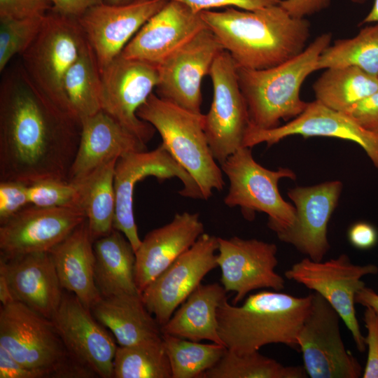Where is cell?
I'll return each instance as SVG.
<instances>
[{
    "mask_svg": "<svg viewBox=\"0 0 378 378\" xmlns=\"http://www.w3.org/2000/svg\"><path fill=\"white\" fill-rule=\"evenodd\" d=\"M224 49L209 29L199 32L158 66L155 94L186 111L202 114L201 85L216 56Z\"/></svg>",
    "mask_w": 378,
    "mask_h": 378,
    "instance_id": "15",
    "label": "cell"
},
{
    "mask_svg": "<svg viewBox=\"0 0 378 378\" xmlns=\"http://www.w3.org/2000/svg\"><path fill=\"white\" fill-rule=\"evenodd\" d=\"M220 168L230 182L224 198L227 206H239L248 220L254 217L256 211L265 213L268 216L267 225L276 234L294 223L295 208L282 198L278 188L281 178L296 179L293 170L265 168L254 160L248 147L238 149L220 164Z\"/></svg>",
    "mask_w": 378,
    "mask_h": 378,
    "instance_id": "7",
    "label": "cell"
},
{
    "mask_svg": "<svg viewBox=\"0 0 378 378\" xmlns=\"http://www.w3.org/2000/svg\"><path fill=\"white\" fill-rule=\"evenodd\" d=\"M93 247L94 280L102 297L140 293L134 279L135 251L123 233L113 229Z\"/></svg>",
    "mask_w": 378,
    "mask_h": 378,
    "instance_id": "29",
    "label": "cell"
},
{
    "mask_svg": "<svg viewBox=\"0 0 378 378\" xmlns=\"http://www.w3.org/2000/svg\"><path fill=\"white\" fill-rule=\"evenodd\" d=\"M71 358L101 378L113 377L114 337L90 309L68 291L51 318Z\"/></svg>",
    "mask_w": 378,
    "mask_h": 378,
    "instance_id": "17",
    "label": "cell"
},
{
    "mask_svg": "<svg viewBox=\"0 0 378 378\" xmlns=\"http://www.w3.org/2000/svg\"><path fill=\"white\" fill-rule=\"evenodd\" d=\"M331 0H281L279 5L295 18H305L328 8Z\"/></svg>",
    "mask_w": 378,
    "mask_h": 378,
    "instance_id": "44",
    "label": "cell"
},
{
    "mask_svg": "<svg viewBox=\"0 0 378 378\" xmlns=\"http://www.w3.org/2000/svg\"><path fill=\"white\" fill-rule=\"evenodd\" d=\"M0 274L5 276L15 301L49 319L53 317L64 289L49 252L0 258Z\"/></svg>",
    "mask_w": 378,
    "mask_h": 378,
    "instance_id": "23",
    "label": "cell"
},
{
    "mask_svg": "<svg viewBox=\"0 0 378 378\" xmlns=\"http://www.w3.org/2000/svg\"><path fill=\"white\" fill-rule=\"evenodd\" d=\"M378 273L374 264L355 265L346 254L327 261H314L307 257L293 264L285 277L321 295L338 313L350 331L357 349L366 350L355 309L357 293L365 286L362 278Z\"/></svg>",
    "mask_w": 378,
    "mask_h": 378,
    "instance_id": "9",
    "label": "cell"
},
{
    "mask_svg": "<svg viewBox=\"0 0 378 378\" xmlns=\"http://www.w3.org/2000/svg\"><path fill=\"white\" fill-rule=\"evenodd\" d=\"M204 232L198 214H176L167 224L149 232L135 251L134 279L144 290Z\"/></svg>",
    "mask_w": 378,
    "mask_h": 378,
    "instance_id": "24",
    "label": "cell"
},
{
    "mask_svg": "<svg viewBox=\"0 0 378 378\" xmlns=\"http://www.w3.org/2000/svg\"><path fill=\"white\" fill-rule=\"evenodd\" d=\"M237 69L230 53L223 50L215 58L209 74L214 94L208 113L203 114V129L212 154L220 164L244 147L250 126Z\"/></svg>",
    "mask_w": 378,
    "mask_h": 378,
    "instance_id": "11",
    "label": "cell"
},
{
    "mask_svg": "<svg viewBox=\"0 0 378 378\" xmlns=\"http://www.w3.org/2000/svg\"><path fill=\"white\" fill-rule=\"evenodd\" d=\"M172 378H202L222 358L227 348L216 343L204 344L162 334Z\"/></svg>",
    "mask_w": 378,
    "mask_h": 378,
    "instance_id": "36",
    "label": "cell"
},
{
    "mask_svg": "<svg viewBox=\"0 0 378 378\" xmlns=\"http://www.w3.org/2000/svg\"><path fill=\"white\" fill-rule=\"evenodd\" d=\"M218 237L203 233L195 244L141 293L148 310L162 327L216 267Z\"/></svg>",
    "mask_w": 378,
    "mask_h": 378,
    "instance_id": "14",
    "label": "cell"
},
{
    "mask_svg": "<svg viewBox=\"0 0 378 378\" xmlns=\"http://www.w3.org/2000/svg\"><path fill=\"white\" fill-rule=\"evenodd\" d=\"M148 0H103V3L112 6H127Z\"/></svg>",
    "mask_w": 378,
    "mask_h": 378,
    "instance_id": "51",
    "label": "cell"
},
{
    "mask_svg": "<svg viewBox=\"0 0 378 378\" xmlns=\"http://www.w3.org/2000/svg\"><path fill=\"white\" fill-rule=\"evenodd\" d=\"M43 17L26 19L0 18V72L10 59L22 54L38 35Z\"/></svg>",
    "mask_w": 378,
    "mask_h": 378,
    "instance_id": "37",
    "label": "cell"
},
{
    "mask_svg": "<svg viewBox=\"0 0 378 378\" xmlns=\"http://www.w3.org/2000/svg\"><path fill=\"white\" fill-rule=\"evenodd\" d=\"M310 310L298 335L304 368L311 378H359L363 368L346 350L340 316L319 294L312 293Z\"/></svg>",
    "mask_w": 378,
    "mask_h": 378,
    "instance_id": "13",
    "label": "cell"
},
{
    "mask_svg": "<svg viewBox=\"0 0 378 378\" xmlns=\"http://www.w3.org/2000/svg\"><path fill=\"white\" fill-rule=\"evenodd\" d=\"M148 176H154L159 181L176 177L183 185L178 191L181 196L202 199L195 181L162 144L153 150L131 152L120 156L114 168L113 229L124 234L134 251L139 247L141 239L134 220V190L136 183Z\"/></svg>",
    "mask_w": 378,
    "mask_h": 378,
    "instance_id": "10",
    "label": "cell"
},
{
    "mask_svg": "<svg viewBox=\"0 0 378 378\" xmlns=\"http://www.w3.org/2000/svg\"><path fill=\"white\" fill-rule=\"evenodd\" d=\"M167 1L148 0L127 6L102 3L77 18L100 70L121 53L140 28Z\"/></svg>",
    "mask_w": 378,
    "mask_h": 378,
    "instance_id": "21",
    "label": "cell"
},
{
    "mask_svg": "<svg viewBox=\"0 0 378 378\" xmlns=\"http://www.w3.org/2000/svg\"><path fill=\"white\" fill-rule=\"evenodd\" d=\"M136 114L159 132L162 144L195 181L202 200H208L214 190L224 188L223 171L203 129L202 113H191L153 92Z\"/></svg>",
    "mask_w": 378,
    "mask_h": 378,
    "instance_id": "6",
    "label": "cell"
},
{
    "mask_svg": "<svg viewBox=\"0 0 378 378\" xmlns=\"http://www.w3.org/2000/svg\"><path fill=\"white\" fill-rule=\"evenodd\" d=\"M78 150L69 181L76 183L107 162L146 150V144L102 111L80 120Z\"/></svg>",
    "mask_w": 378,
    "mask_h": 378,
    "instance_id": "25",
    "label": "cell"
},
{
    "mask_svg": "<svg viewBox=\"0 0 378 378\" xmlns=\"http://www.w3.org/2000/svg\"><path fill=\"white\" fill-rule=\"evenodd\" d=\"M86 43L77 18L50 10L36 38L21 55V63L36 86L75 118L64 94L63 80Z\"/></svg>",
    "mask_w": 378,
    "mask_h": 378,
    "instance_id": "8",
    "label": "cell"
},
{
    "mask_svg": "<svg viewBox=\"0 0 378 378\" xmlns=\"http://www.w3.org/2000/svg\"><path fill=\"white\" fill-rule=\"evenodd\" d=\"M312 302V293L297 297L274 290L248 295L239 306L226 298L217 311L220 337L227 349L238 354L270 344L300 351L298 335Z\"/></svg>",
    "mask_w": 378,
    "mask_h": 378,
    "instance_id": "3",
    "label": "cell"
},
{
    "mask_svg": "<svg viewBox=\"0 0 378 378\" xmlns=\"http://www.w3.org/2000/svg\"><path fill=\"white\" fill-rule=\"evenodd\" d=\"M81 122L48 99L22 63L0 85V181H69Z\"/></svg>",
    "mask_w": 378,
    "mask_h": 378,
    "instance_id": "1",
    "label": "cell"
},
{
    "mask_svg": "<svg viewBox=\"0 0 378 378\" xmlns=\"http://www.w3.org/2000/svg\"><path fill=\"white\" fill-rule=\"evenodd\" d=\"M0 346L41 378L95 377L71 358L51 319L18 301L1 306Z\"/></svg>",
    "mask_w": 378,
    "mask_h": 378,
    "instance_id": "5",
    "label": "cell"
},
{
    "mask_svg": "<svg viewBox=\"0 0 378 378\" xmlns=\"http://www.w3.org/2000/svg\"><path fill=\"white\" fill-rule=\"evenodd\" d=\"M348 238L351 245L356 248L368 250L376 245L378 232L370 223L357 222L349 229Z\"/></svg>",
    "mask_w": 378,
    "mask_h": 378,
    "instance_id": "45",
    "label": "cell"
},
{
    "mask_svg": "<svg viewBox=\"0 0 378 378\" xmlns=\"http://www.w3.org/2000/svg\"><path fill=\"white\" fill-rule=\"evenodd\" d=\"M206 28L200 12L180 1H168L140 28L121 55L159 66Z\"/></svg>",
    "mask_w": 378,
    "mask_h": 378,
    "instance_id": "22",
    "label": "cell"
},
{
    "mask_svg": "<svg viewBox=\"0 0 378 378\" xmlns=\"http://www.w3.org/2000/svg\"><path fill=\"white\" fill-rule=\"evenodd\" d=\"M227 293L218 283L200 284L161 327L162 334L224 346L218 333L217 311L227 298Z\"/></svg>",
    "mask_w": 378,
    "mask_h": 378,
    "instance_id": "28",
    "label": "cell"
},
{
    "mask_svg": "<svg viewBox=\"0 0 378 378\" xmlns=\"http://www.w3.org/2000/svg\"><path fill=\"white\" fill-rule=\"evenodd\" d=\"M94 241L87 219L49 253L62 287L91 309L102 298L94 280Z\"/></svg>",
    "mask_w": 378,
    "mask_h": 378,
    "instance_id": "26",
    "label": "cell"
},
{
    "mask_svg": "<svg viewBox=\"0 0 378 378\" xmlns=\"http://www.w3.org/2000/svg\"><path fill=\"white\" fill-rule=\"evenodd\" d=\"M177 1L186 4L192 10L200 13L211 8L234 7L245 10H254L279 4L281 0H165Z\"/></svg>",
    "mask_w": 378,
    "mask_h": 378,
    "instance_id": "43",
    "label": "cell"
},
{
    "mask_svg": "<svg viewBox=\"0 0 378 378\" xmlns=\"http://www.w3.org/2000/svg\"><path fill=\"white\" fill-rule=\"evenodd\" d=\"M0 300L1 305L15 301L8 284L5 276L1 274H0Z\"/></svg>",
    "mask_w": 378,
    "mask_h": 378,
    "instance_id": "49",
    "label": "cell"
},
{
    "mask_svg": "<svg viewBox=\"0 0 378 378\" xmlns=\"http://www.w3.org/2000/svg\"><path fill=\"white\" fill-rule=\"evenodd\" d=\"M275 244L257 239L218 237L216 262L220 283L227 293H235L233 304L261 288L281 291L285 279L275 271L278 265Z\"/></svg>",
    "mask_w": 378,
    "mask_h": 378,
    "instance_id": "16",
    "label": "cell"
},
{
    "mask_svg": "<svg viewBox=\"0 0 378 378\" xmlns=\"http://www.w3.org/2000/svg\"><path fill=\"white\" fill-rule=\"evenodd\" d=\"M356 303L370 307L378 316V293L370 288L363 287L356 294Z\"/></svg>",
    "mask_w": 378,
    "mask_h": 378,
    "instance_id": "48",
    "label": "cell"
},
{
    "mask_svg": "<svg viewBox=\"0 0 378 378\" xmlns=\"http://www.w3.org/2000/svg\"><path fill=\"white\" fill-rule=\"evenodd\" d=\"M363 129L378 134V90L343 111Z\"/></svg>",
    "mask_w": 378,
    "mask_h": 378,
    "instance_id": "42",
    "label": "cell"
},
{
    "mask_svg": "<svg viewBox=\"0 0 378 378\" xmlns=\"http://www.w3.org/2000/svg\"><path fill=\"white\" fill-rule=\"evenodd\" d=\"M85 219L81 208L29 204L0 225V258L49 252Z\"/></svg>",
    "mask_w": 378,
    "mask_h": 378,
    "instance_id": "18",
    "label": "cell"
},
{
    "mask_svg": "<svg viewBox=\"0 0 378 378\" xmlns=\"http://www.w3.org/2000/svg\"><path fill=\"white\" fill-rule=\"evenodd\" d=\"M304 367L286 366L258 351L238 354L228 349L202 378H306Z\"/></svg>",
    "mask_w": 378,
    "mask_h": 378,
    "instance_id": "34",
    "label": "cell"
},
{
    "mask_svg": "<svg viewBox=\"0 0 378 378\" xmlns=\"http://www.w3.org/2000/svg\"><path fill=\"white\" fill-rule=\"evenodd\" d=\"M120 346H131L162 337L161 327L146 308L140 293L102 297L91 309Z\"/></svg>",
    "mask_w": 378,
    "mask_h": 378,
    "instance_id": "27",
    "label": "cell"
},
{
    "mask_svg": "<svg viewBox=\"0 0 378 378\" xmlns=\"http://www.w3.org/2000/svg\"><path fill=\"white\" fill-rule=\"evenodd\" d=\"M51 9L49 0H0V18H42Z\"/></svg>",
    "mask_w": 378,
    "mask_h": 378,
    "instance_id": "40",
    "label": "cell"
},
{
    "mask_svg": "<svg viewBox=\"0 0 378 378\" xmlns=\"http://www.w3.org/2000/svg\"><path fill=\"white\" fill-rule=\"evenodd\" d=\"M100 74L101 110L146 144L155 129L136 113L158 85V66L120 53Z\"/></svg>",
    "mask_w": 378,
    "mask_h": 378,
    "instance_id": "12",
    "label": "cell"
},
{
    "mask_svg": "<svg viewBox=\"0 0 378 378\" xmlns=\"http://www.w3.org/2000/svg\"><path fill=\"white\" fill-rule=\"evenodd\" d=\"M363 321L367 330L365 342L368 354L362 377L378 378V316L370 307H365Z\"/></svg>",
    "mask_w": 378,
    "mask_h": 378,
    "instance_id": "41",
    "label": "cell"
},
{
    "mask_svg": "<svg viewBox=\"0 0 378 378\" xmlns=\"http://www.w3.org/2000/svg\"><path fill=\"white\" fill-rule=\"evenodd\" d=\"M118 159L101 165L76 182L80 206L84 211L93 241L113 230L115 216L114 168Z\"/></svg>",
    "mask_w": 378,
    "mask_h": 378,
    "instance_id": "30",
    "label": "cell"
},
{
    "mask_svg": "<svg viewBox=\"0 0 378 378\" xmlns=\"http://www.w3.org/2000/svg\"><path fill=\"white\" fill-rule=\"evenodd\" d=\"M342 189L340 181L288 191L295 208V220L288 229L276 233L279 239L293 245L314 261H321L330 249L328 224Z\"/></svg>",
    "mask_w": 378,
    "mask_h": 378,
    "instance_id": "20",
    "label": "cell"
},
{
    "mask_svg": "<svg viewBox=\"0 0 378 378\" xmlns=\"http://www.w3.org/2000/svg\"><path fill=\"white\" fill-rule=\"evenodd\" d=\"M352 3L363 4H365L367 0H350ZM378 22V0L374 1V4L371 10L368 14L362 20L359 25L365 24Z\"/></svg>",
    "mask_w": 378,
    "mask_h": 378,
    "instance_id": "50",
    "label": "cell"
},
{
    "mask_svg": "<svg viewBox=\"0 0 378 378\" xmlns=\"http://www.w3.org/2000/svg\"><path fill=\"white\" fill-rule=\"evenodd\" d=\"M114 378H172L162 338L117 347Z\"/></svg>",
    "mask_w": 378,
    "mask_h": 378,
    "instance_id": "35",
    "label": "cell"
},
{
    "mask_svg": "<svg viewBox=\"0 0 378 378\" xmlns=\"http://www.w3.org/2000/svg\"><path fill=\"white\" fill-rule=\"evenodd\" d=\"M332 34L318 36L295 57L275 66L261 69L237 67V79L246 101L250 126L270 130L280 121L292 120L306 108L300 88L304 80L316 71L318 57L331 42Z\"/></svg>",
    "mask_w": 378,
    "mask_h": 378,
    "instance_id": "4",
    "label": "cell"
},
{
    "mask_svg": "<svg viewBox=\"0 0 378 378\" xmlns=\"http://www.w3.org/2000/svg\"><path fill=\"white\" fill-rule=\"evenodd\" d=\"M200 15L240 68L261 70L282 64L300 54L310 36L309 22L292 17L279 4L254 10H202Z\"/></svg>",
    "mask_w": 378,
    "mask_h": 378,
    "instance_id": "2",
    "label": "cell"
},
{
    "mask_svg": "<svg viewBox=\"0 0 378 378\" xmlns=\"http://www.w3.org/2000/svg\"><path fill=\"white\" fill-rule=\"evenodd\" d=\"M28 186L17 181H0V225L30 204Z\"/></svg>",
    "mask_w": 378,
    "mask_h": 378,
    "instance_id": "39",
    "label": "cell"
},
{
    "mask_svg": "<svg viewBox=\"0 0 378 378\" xmlns=\"http://www.w3.org/2000/svg\"><path fill=\"white\" fill-rule=\"evenodd\" d=\"M312 88L316 100L343 112L378 90V76L356 66L328 68Z\"/></svg>",
    "mask_w": 378,
    "mask_h": 378,
    "instance_id": "31",
    "label": "cell"
},
{
    "mask_svg": "<svg viewBox=\"0 0 378 378\" xmlns=\"http://www.w3.org/2000/svg\"><path fill=\"white\" fill-rule=\"evenodd\" d=\"M31 205L52 207L80 206V192L77 183L69 181L46 179L28 186Z\"/></svg>",
    "mask_w": 378,
    "mask_h": 378,
    "instance_id": "38",
    "label": "cell"
},
{
    "mask_svg": "<svg viewBox=\"0 0 378 378\" xmlns=\"http://www.w3.org/2000/svg\"><path fill=\"white\" fill-rule=\"evenodd\" d=\"M292 135L328 136L354 141L360 146L378 169V134L366 131L342 111L332 109L318 100L308 102L306 108L284 125L261 130L249 126L244 147L260 143L268 146Z\"/></svg>",
    "mask_w": 378,
    "mask_h": 378,
    "instance_id": "19",
    "label": "cell"
},
{
    "mask_svg": "<svg viewBox=\"0 0 378 378\" xmlns=\"http://www.w3.org/2000/svg\"><path fill=\"white\" fill-rule=\"evenodd\" d=\"M345 66L378 76V22L364 27L353 38L330 44L320 55L316 70Z\"/></svg>",
    "mask_w": 378,
    "mask_h": 378,
    "instance_id": "33",
    "label": "cell"
},
{
    "mask_svg": "<svg viewBox=\"0 0 378 378\" xmlns=\"http://www.w3.org/2000/svg\"><path fill=\"white\" fill-rule=\"evenodd\" d=\"M63 91L71 112L80 120L102 111L100 69L88 41L64 76Z\"/></svg>",
    "mask_w": 378,
    "mask_h": 378,
    "instance_id": "32",
    "label": "cell"
},
{
    "mask_svg": "<svg viewBox=\"0 0 378 378\" xmlns=\"http://www.w3.org/2000/svg\"><path fill=\"white\" fill-rule=\"evenodd\" d=\"M0 378H41V376L21 364L0 346Z\"/></svg>",
    "mask_w": 378,
    "mask_h": 378,
    "instance_id": "46",
    "label": "cell"
},
{
    "mask_svg": "<svg viewBox=\"0 0 378 378\" xmlns=\"http://www.w3.org/2000/svg\"><path fill=\"white\" fill-rule=\"evenodd\" d=\"M51 10L59 14L78 18L88 8L103 3V0H49Z\"/></svg>",
    "mask_w": 378,
    "mask_h": 378,
    "instance_id": "47",
    "label": "cell"
}]
</instances>
